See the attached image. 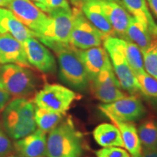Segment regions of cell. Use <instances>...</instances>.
Segmentation results:
<instances>
[{
	"label": "cell",
	"instance_id": "7a4b0ae2",
	"mask_svg": "<svg viewBox=\"0 0 157 157\" xmlns=\"http://www.w3.org/2000/svg\"><path fill=\"white\" fill-rule=\"evenodd\" d=\"M34 104L25 98L10 101L2 111V125L7 135L16 140L34 132Z\"/></svg>",
	"mask_w": 157,
	"mask_h": 157
},
{
	"label": "cell",
	"instance_id": "4316f807",
	"mask_svg": "<svg viewBox=\"0 0 157 157\" xmlns=\"http://www.w3.org/2000/svg\"><path fill=\"white\" fill-rule=\"evenodd\" d=\"M136 76L140 92L148 98H157V80L146 71L137 74Z\"/></svg>",
	"mask_w": 157,
	"mask_h": 157
},
{
	"label": "cell",
	"instance_id": "d590c367",
	"mask_svg": "<svg viewBox=\"0 0 157 157\" xmlns=\"http://www.w3.org/2000/svg\"><path fill=\"white\" fill-rule=\"evenodd\" d=\"M103 1H108V2H117L119 4H120V5H122V4H121V0H103ZM123 6V5H122Z\"/></svg>",
	"mask_w": 157,
	"mask_h": 157
},
{
	"label": "cell",
	"instance_id": "1f68e13d",
	"mask_svg": "<svg viewBox=\"0 0 157 157\" xmlns=\"http://www.w3.org/2000/svg\"><path fill=\"white\" fill-rule=\"evenodd\" d=\"M146 2H148L154 14L157 17V0H146Z\"/></svg>",
	"mask_w": 157,
	"mask_h": 157
},
{
	"label": "cell",
	"instance_id": "ac0fdd59",
	"mask_svg": "<svg viewBox=\"0 0 157 157\" xmlns=\"http://www.w3.org/2000/svg\"><path fill=\"white\" fill-rule=\"evenodd\" d=\"M10 34L23 44L26 39L36 37V34L23 25L13 12L0 8V34Z\"/></svg>",
	"mask_w": 157,
	"mask_h": 157
},
{
	"label": "cell",
	"instance_id": "8fae6325",
	"mask_svg": "<svg viewBox=\"0 0 157 157\" xmlns=\"http://www.w3.org/2000/svg\"><path fill=\"white\" fill-rule=\"evenodd\" d=\"M93 95L104 103H110L127 97L122 91L113 68L102 71L89 82Z\"/></svg>",
	"mask_w": 157,
	"mask_h": 157
},
{
	"label": "cell",
	"instance_id": "5b68a950",
	"mask_svg": "<svg viewBox=\"0 0 157 157\" xmlns=\"http://www.w3.org/2000/svg\"><path fill=\"white\" fill-rule=\"evenodd\" d=\"M0 80L14 98H26L34 93L37 84L36 76L29 68L13 63L0 67Z\"/></svg>",
	"mask_w": 157,
	"mask_h": 157
},
{
	"label": "cell",
	"instance_id": "9c48e42d",
	"mask_svg": "<svg viewBox=\"0 0 157 157\" xmlns=\"http://www.w3.org/2000/svg\"><path fill=\"white\" fill-rule=\"evenodd\" d=\"M99 108L107 117L126 122L139 120L146 113L142 102L135 95L127 96L112 103L102 104Z\"/></svg>",
	"mask_w": 157,
	"mask_h": 157
},
{
	"label": "cell",
	"instance_id": "d6a6232c",
	"mask_svg": "<svg viewBox=\"0 0 157 157\" xmlns=\"http://www.w3.org/2000/svg\"><path fill=\"white\" fill-rule=\"evenodd\" d=\"M140 157H157V151H144Z\"/></svg>",
	"mask_w": 157,
	"mask_h": 157
},
{
	"label": "cell",
	"instance_id": "4fadbf2b",
	"mask_svg": "<svg viewBox=\"0 0 157 157\" xmlns=\"http://www.w3.org/2000/svg\"><path fill=\"white\" fill-rule=\"evenodd\" d=\"M84 16L100 31L103 40L115 36L111 23L102 7L101 0H81L77 5Z\"/></svg>",
	"mask_w": 157,
	"mask_h": 157
},
{
	"label": "cell",
	"instance_id": "484cf974",
	"mask_svg": "<svg viewBox=\"0 0 157 157\" xmlns=\"http://www.w3.org/2000/svg\"><path fill=\"white\" fill-rule=\"evenodd\" d=\"M145 71L157 80V36L153 37L148 48L141 50Z\"/></svg>",
	"mask_w": 157,
	"mask_h": 157
},
{
	"label": "cell",
	"instance_id": "8992f818",
	"mask_svg": "<svg viewBox=\"0 0 157 157\" xmlns=\"http://www.w3.org/2000/svg\"><path fill=\"white\" fill-rule=\"evenodd\" d=\"M78 96L73 90L58 84H47L36 94L34 103L36 106L60 113L70 109Z\"/></svg>",
	"mask_w": 157,
	"mask_h": 157
},
{
	"label": "cell",
	"instance_id": "e0dca14e",
	"mask_svg": "<svg viewBox=\"0 0 157 157\" xmlns=\"http://www.w3.org/2000/svg\"><path fill=\"white\" fill-rule=\"evenodd\" d=\"M102 7L111 23L115 36L127 40V30L131 15L120 4L101 0Z\"/></svg>",
	"mask_w": 157,
	"mask_h": 157
},
{
	"label": "cell",
	"instance_id": "277c9868",
	"mask_svg": "<svg viewBox=\"0 0 157 157\" xmlns=\"http://www.w3.org/2000/svg\"><path fill=\"white\" fill-rule=\"evenodd\" d=\"M103 41L104 48L109 54L113 72L121 89L133 95L138 93L140 92V87L123 52V39L117 36H110Z\"/></svg>",
	"mask_w": 157,
	"mask_h": 157
},
{
	"label": "cell",
	"instance_id": "30bf717a",
	"mask_svg": "<svg viewBox=\"0 0 157 157\" xmlns=\"http://www.w3.org/2000/svg\"><path fill=\"white\" fill-rule=\"evenodd\" d=\"M7 7L23 25L34 31L36 38L41 34L48 21V15L31 0H10Z\"/></svg>",
	"mask_w": 157,
	"mask_h": 157
},
{
	"label": "cell",
	"instance_id": "603a6c76",
	"mask_svg": "<svg viewBox=\"0 0 157 157\" xmlns=\"http://www.w3.org/2000/svg\"><path fill=\"white\" fill-rule=\"evenodd\" d=\"M121 4L127 11L132 15L133 17L140 20L148 25L149 29L154 36L157 25L155 23L150 11H149L146 0H121Z\"/></svg>",
	"mask_w": 157,
	"mask_h": 157
},
{
	"label": "cell",
	"instance_id": "cb8c5ba5",
	"mask_svg": "<svg viewBox=\"0 0 157 157\" xmlns=\"http://www.w3.org/2000/svg\"><path fill=\"white\" fill-rule=\"evenodd\" d=\"M63 113L35 106L34 117L36 126L45 132H50L63 120Z\"/></svg>",
	"mask_w": 157,
	"mask_h": 157
},
{
	"label": "cell",
	"instance_id": "ffe728a7",
	"mask_svg": "<svg viewBox=\"0 0 157 157\" xmlns=\"http://www.w3.org/2000/svg\"><path fill=\"white\" fill-rule=\"evenodd\" d=\"M154 36L146 23L131 16L127 30V40L133 42L143 50L148 48Z\"/></svg>",
	"mask_w": 157,
	"mask_h": 157
},
{
	"label": "cell",
	"instance_id": "6da1fadb",
	"mask_svg": "<svg viewBox=\"0 0 157 157\" xmlns=\"http://www.w3.org/2000/svg\"><path fill=\"white\" fill-rule=\"evenodd\" d=\"M56 54L59 64L60 80L73 89L83 91L89 86V79L85 68L78 53V49L70 44L53 42H42Z\"/></svg>",
	"mask_w": 157,
	"mask_h": 157
},
{
	"label": "cell",
	"instance_id": "4dcf8cb0",
	"mask_svg": "<svg viewBox=\"0 0 157 157\" xmlns=\"http://www.w3.org/2000/svg\"><path fill=\"white\" fill-rule=\"evenodd\" d=\"M10 98L11 95L0 80V111H3V109L10 102Z\"/></svg>",
	"mask_w": 157,
	"mask_h": 157
},
{
	"label": "cell",
	"instance_id": "9a60e30c",
	"mask_svg": "<svg viewBox=\"0 0 157 157\" xmlns=\"http://www.w3.org/2000/svg\"><path fill=\"white\" fill-rule=\"evenodd\" d=\"M10 63L30 67L22 43L7 33L0 34V64Z\"/></svg>",
	"mask_w": 157,
	"mask_h": 157
},
{
	"label": "cell",
	"instance_id": "f35d334b",
	"mask_svg": "<svg viewBox=\"0 0 157 157\" xmlns=\"http://www.w3.org/2000/svg\"><path fill=\"white\" fill-rule=\"evenodd\" d=\"M10 157H16V156H10Z\"/></svg>",
	"mask_w": 157,
	"mask_h": 157
},
{
	"label": "cell",
	"instance_id": "52a82bcc",
	"mask_svg": "<svg viewBox=\"0 0 157 157\" xmlns=\"http://www.w3.org/2000/svg\"><path fill=\"white\" fill-rule=\"evenodd\" d=\"M73 26L70 35V44L78 50H87L101 46L103 36L100 31L86 18L78 6L72 8Z\"/></svg>",
	"mask_w": 157,
	"mask_h": 157
},
{
	"label": "cell",
	"instance_id": "e575fe53",
	"mask_svg": "<svg viewBox=\"0 0 157 157\" xmlns=\"http://www.w3.org/2000/svg\"><path fill=\"white\" fill-rule=\"evenodd\" d=\"M69 1L72 4H73L74 6H75V5H77L80 2V1H81V0H69Z\"/></svg>",
	"mask_w": 157,
	"mask_h": 157
},
{
	"label": "cell",
	"instance_id": "d4e9b609",
	"mask_svg": "<svg viewBox=\"0 0 157 157\" xmlns=\"http://www.w3.org/2000/svg\"><path fill=\"white\" fill-rule=\"evenodd\" d=\"M122 49L127 63L135 76L146 71L143 64L142 52L136 44L130 41L123 39Z\"/></svg>",
	"mask_w": 157,
	"mask_h": 157
},
{
	"label": "cell",
	"instance_id": "3957f363",
	"mask_svg": "<svg viewBox=\"0 0 157 157\" xmlns=\"http://www.w3.org/2000/svg\"><path fill=\"white\" fill-rule=\"evenodd\" d=\"M82 153V135L71 118L60 121L49 133L47 157H81Z\"/></svg>",
	"mask_w": 157,
	"mask_h": 157
},
{
	"label": "cell",
	"instance_id": "7402d4cb",
	"mask_svg": "<svg viewBox=\"0 0 157 157\" xmlns=\"http://www.w3.org/2000/svg\"><path fill=\"white\" fill-rule=\"evenodd\" d=\"M137 129L141 146L144 151H157V121L154 118L143 120Z\"/></svg>",
	"mask_w": 157,
	"mask_h": 157
},
{
	"label": "cell",
	"instance_id": "5bb4252c",
	"mask_svg": "<svg viewBox=\"0 0 157 157\" xmlns=\"http://www.w3.org/2000/svg\"><path fill=\"white\" fill-rule=\"evenodd\" d=\"M78 53L83 63L89 82L95 78L101 72L113 68L109 54L105 48L101 47L78 50Z\"/></svg>",
	"mask_w": 157,
	"mask_h": 157
},
{
	"label": "cell",
	"instance_id": "ba28073f",
	"mask_svg": "<svg viewBox=\"0 0 157 157\" xmlns=\"http://www.w3.org/2000/svg\"><path fill=\"white\" fill-rule=\"evenodd\" d=\"M48 15L46 25L37 38L41 42L48 41L70 44V35L73 26L72 8L57 10L51 12Z\"/></svg>",
	"mask_w": 157,
	"mask_h": 157
},
{
	"label": "cell",
	"instance_id": "83f0119b",
	"mask_svg": "<svg viewBox=\"0 0 157 157\" xmlns=\"http://www.w3.org/2000/svg\"><path fill=\"white\" fill-rule=\"evenodd\" d=\"M35 5L47 14L57 10L71 9L68 0H44L42 3H35Z\"/></svg>",
	"mask_w": 157,
	"mask_h": 157
},
{
	"label": "cell",
	"instance_id": "f1b7e54d",
	"mask_svg": "<svg viewBox=\"0 0 157 157\" xmlns=\"http://www.w3.org/2000/svg\"><path fill=\"white\" fill-rule=\"evenodd\" d=\"M97 157H130L129 152L121 147H103L96 151Z\"/></svg>",
	"mask_w": 157,
	"mask_h": 157
},
{
	"label": "cell",
	"instance_id": "7c38bea8",
	"mask_svg": "<svg viewBox=\"0 0 157 157\" xmlns=\"http://www.w3.org/2000/svg\"><path fill=\"white\" fill-rule=\"evenodd\" d=\"M29 64L45 74L54 73L56 62L53 55L36 37H31L23 43Z\"/></svg>",
	"mask_w": 157,
	"mask_h": 157
},
{
	"label": "cell",
	"instance_id": "836d02e7",
	"mask_svg": "<svg viewBox=\"0 0 157 157\" xmlns=\"http://www.w3.org/2000/svg\"><path fill=\"white\" fill-rule=\"evenodd\" d=\"M10 0H0V7H7Z\"/></svg>",
	"mask_w": 157,
	"mask_h": 157
},
{
	"label": "cell",
	"instance_id": "8d00e7d4",
	"mask_svg": "<svg viewBox=\"0 0 157 157\" xmlns=\"http://www.w3.org/2000/svg\"><path fill=\"white\" fill-rule=\"evenodd\" d=\"M31 1L34 2L35 3H42L44 2V0H31Z\"/></svg>",
	"mask_w": 157,
	"mask_h": 157
},
{
	"label": "cell",
	"instance_id": "f546056e",
	"mask_svg": "<svg viewBox=\"0 0 157 157\" xmlns=\"http://www.w3.org/2000/svg\"><path fill=\"white\" fill-rule=\"evenodd\" d=\"M13 150V146L8 135L0 122V157H5Z\"/></svg>",
	"mask_w": 157,
	"mask_h": 157
},
{
	"label": "cell",
	"instance_id": "44dd1931",
	"mask_svg": "<svg viewBox=\"0 0 157 157\" xmlns=\"http://www.w3.org/2000/svg\"><path fill=\"white\" fill-rule=\"evenodd\" d=\"M93 134L96 143L102 147H124L121 133L113 124H101L95 127Z\"/></svg>",
	"mask_w": 157,
	"mask_h": 157
},
{
	"label": "cell",
	"instance_id": "d6986e66",
	"mask_svg": "<svg viewBox=\"0 0 157 157\" xmlns=\"http://www.w3.org/2000/svg\"><path fill=\"white\" fill-rule=\"evenodd\" d=\"M119 129L122 138L124 147L132 157H140L142 154V146L137 129L132 122L121 121L112 117H109Z\"/></svg>",
	"mask_w": 157,
	"mask_h": 157
},
{
	"label": "cell",
	"instance_id": "2e32d148",
	"mask_svg": "<svg viewBox=\"0 0 157 157\" xmlns=\"http://www.w3.org/2000/svg\"><path fill=\"white\" fill-rule=\"evenodd\" d=\"M14 148L22 157H46V132L40 129H36L27 136L16 140Z\"/></svg>",
	"mask_w": 157,
	"mask_h": 157
},
{
	"label": "cell",
	"instance_id": "74e56055",
	"mask_svg": "<svg viewBox=\"0 0 157 157\" xmlns=\"http://www.w3.org/2000/svg\"><path fill=\"white\" fill-rule=\"evenodd\" d=\"M154 35L156 36H157V27H156V30H155V32H154Z\"/></svg>",
	"mask_w": 157,
	"mask_h": 157
}]
</instances>
